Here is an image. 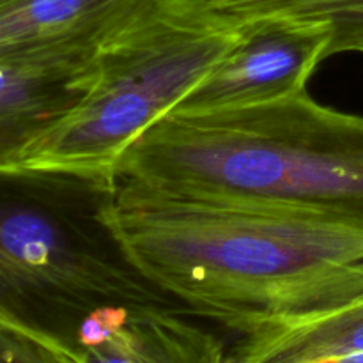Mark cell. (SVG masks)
<instances>
[{
  "label": "cell",
  "instance_id": "cell-1",
  "mask_svg": "<svg viewBox=\"0 0 363 363\" xmlns=\"http://www.w3.org/2000/svg\"><path fill=\"white\" fill-rule=\"evenodd\" d=\"M167 298L234 332L363 296V220L117 184L92 215Z\"/></svg>",
  "mask_w": 363,
  "mask_h": 363
},
{
  "label": "cell",
  "instance_id": "cell-2",
  "mask_svg": "<svg viewBox=\"0 0 363 363\" xmlns=\"http://www.w3.org/2000/svg\"><path fill=\"white\" fill-rule=\"evenodd\" d=\"M363 220V116L308 92L215 112H170L124 155L119 183Z\"/></svg>",
  "mask_w": 363,
  "mask_h": 363
},
{
  "label": "cell",
  "instance_id": "cell-3",
  "mask_svg": "<svg viewBox=\"0 0 363 363\" xmlns=\"http://www.w3.org/2000/svg\"><path fill=\"white\" fill-rule=\"evenodd\" d=\"M241 38L240 21L209 0H140L99 41L80 101L0 155L4 181L112 194L128 149Z\"/></svg>",
  "mask_w": 363,
  "mask_h": 363
},
{
  "label": "cell",
  "instance_id": "cell-4",
  "mask_svg": "<svg viewBox=\"0 0 363 363\" xmlns=\"http://www.w3.org/2000/svg\"><path fill=\"white\" fill-rule=\"evenodd\" d=\"M0 308L20 318L78 314L103 305L169 307V298L66 213L35 197L0 208Z\"/></svg>",
  "mask_w": 363,
  "mask_h": 363
},
{
  "label": "cell",
  "instance_id": "cell-5",
  "mask_svg": "<svg viewBox=\"0 0 363 363\" xmlns=\"http://www.w3.org/2000/svg\"><path fill=\"white\" fill-rule=\"evenodd\" d=\"M240 45L195 85L172 112H215L289 98L307 91L319 64L333 55L328 21L293 16L238 20Z\"/></svg>",
  "mask_w": 363,
  "mask_h": 363
},
{
  "label": "cell",
  "instance_id": "cell-6",
  "mask_svg": "<svg viewBox=\"0 0 363 363\" xmlns=\"http://www.w3.org/2000/svg\"><path fill=\"white\" fill-rule=\"evenodd\" d=\"M101 39L0 53V155L80 101L91 85Z\"/></svg>",
  "mask_w": 363,
  "mask_h": 363
},
{
  "label": "cell",
  "instance_id": "cell-7",
  "mask_svg": "<svg viewBox=\"0 0 363 363\" xmlns=\"http://www.w3.org/2000/svg\"><path fill=\"white\" fill-rule=\"evenodd\" d=\"M59 363H233L223 344L169 307H131L126 323L96 346H78L57 330L0 308Z\"/></svg>",
  "mask_w": 363,
  "mask_h": 363
},
{
  "label": "cell",
  "instance_id": "cell-8",
  "mask_svg": "<svg viewBox=\"0 0 363 363\" xmlns=\"http://www.w3.org/2000/svg\"><path fill=\"white\" fill-rule=\"evenodd\" d=\"M362 353L363 296L330 311L250 330L233 363H314Z\"/></svg>",
  "mask_w": 363,
  "mask_h": 363
},
{
  "label": "cell",
  "instance_id": "cell-9",
  "mask_svg": "<svg viewBox=\"0 0 363 363\" xmlns=\"http://www.w3.org/2000/svg\"><path fill=\"white\" fill-rule=\"evenodd\" d=\"M140 0H0V53L108 34Z\"/></svg>",
  "mask_w": 363,
  "mask_h": 363
},
{
  "label": "cell",
  "instance_id": "cell-10",
  "mask_svg": "<svg viewBox=\"0 0 363 363\" xmlns=\"http://www.w3.org/2000/svg\"><path fill=\"white\" fill-rule=\"evenodd\" d=\"M0 363H59L0 312Z\"/></svg>",
  "mask_w": 363,
  "mask_h": 363
},
{
  "label": "cell",
  "instance_id": "cell-11",
  "mask_svg": "<svg viewBox=\"0 0 363 363\" xmlns=\"http://www.w3.org/2000/svg\"><path fill=\"white\" fill-rule=\"evenodd\" d=\"M339 30V46L344 52L363 53V0H333Z\"/></svg>",
  "mask_w": 363,
  "mask_h": 363
},
{
  "label": "cell",
  "instance_id": "cell-12",
  "mask_svg": "<svg viewBox=\"0 0 363 363\" xmlns=\"http://www.w3.org/2000/svg\"><path fill=\"white\" fill-rule=\"evenodd\" d=\"M314 363H363V353L350 354V357H342V358H330V360H321Z\"/></svg>",
  "mask_w": 363,
  "mask_h": 363
}]
</instances>
